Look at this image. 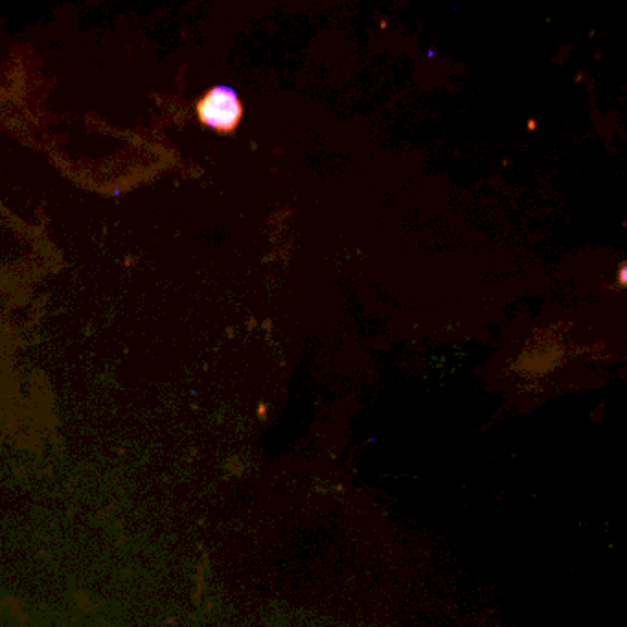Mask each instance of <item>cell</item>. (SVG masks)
Segmentation results:
<instances>
[{
	"mask_svg": "<svg viewBox=\"0 0 627 627\" xmlns=\"http://www.w3.org/2000/svg\"><path fill=\"white\" fill-rule=\"evenodd\" d=\"M197 117L208 128L216 129L219 133H230L240 126L243 117L240 97L230 87H213L197 101Z\"/></svg>",
	"mask_w": 627,
	"mask_h": 627,
	"instance_id": "1",
	"label": "cell"
}]
</instances>
